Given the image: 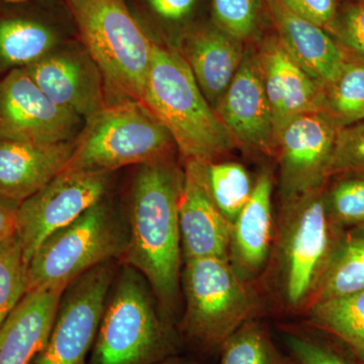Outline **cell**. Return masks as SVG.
<instances>
[{"label":"cell","mask_w":364,"mask_h":364,"mask_svg":"<svg viewBox=\"0 0 364 364\" xmlns=\"http://www.w3.org/2000/svg\"><path fill=\"white\" fill-rule=\"evenodd\" d=\"M183 172L171 158L141 165L134 181L121 259L145 277L162 317L174 326L181 284L178 208Z\"/></svg>","instance_id":"1"},{"label":"cell","mask_w":364,"mask_h":364,"mask_svg":"<svg viewBox=\"0 0 364 364\" xmlns=\"http://www.w3.org/2000/svg\"><path fill=\"white\" fill-rule=\"evenodd\" d=\"M142 104L171 134L184 160L215 162L238 146L178 50L154 41Z\"/></svg>","instance_id":"2"},{"label":"cell","mask_w":364,"mask_h":364,"mask_svg":"<svg viewBox=\"0 0 364 364\" xmlns=\"http://www.w3.org/2000/svg\"><path fill=\"white\" fill-rule=\"evenodd\" d=\"M325 188L282 203L275 226L267 270L277 299L289 312L304 314L311 305L343 231L326 212Z\"/></svg>","instance_id":"3"},{"label":"cell","mask_w":364,"mask_h":364,"mask_svg":"<svg viewBox=\"0 0 364 364\" xmlns=\"http://www.w3.org/2000/svg\"><path fill=\"white\" fill-rule=\"evenodd\" d=\"M141 275L124 264L114 279L90 364H157L179 353L183 340L157 310Z\"/></svg>","instance_id":"4"},{"label":"cell","mask_w":364,"mask_h":364,"mask_svg":"<svg viewBox=\"0 0 364 364\" xmlns=\"http://www.w3.org/2000/svg\"><path fill=\"white\" fill-rule=\"evenodd\" d=\"M90 58L104 81L107 102H143L153 41L124 0H67Z\"/></svg>","instance_id":"5"},{"label":"cell","mask_w":364,"mask_h":364,"mask_svg":"<svg viewBox=\"0 0 364 364\" xmlns=\"http://www.w3.org/2000/svg\"><path fill=\"white\" fill-rule=\"evenodd\" d=\"M181 284L186 310L178 332L203 353L219 354L228 337L259 317V296L228 258L184 260Z\"/></svg>","instance_id":"6"},{"label":"cell","mask_w":364,"mask_h":364,"mask_svg":"<svg viewBox=\"0 0 364 364\" xmlns=\"http://www.w3.org/2000/svg\"><path fill=\"white\" fill-rule=\"evenodd\" d=\"M169 131L141 102H107L86 119L64 170L105 172L171 158Z\"/></svg>","instance_id":"7"},{"label":"cell","mask_w":364,"mask_h":364,"mask_svg":"<svg viewBox=\"0 0 364 364\" xmlns=\"http://www.w3.org/2000/svg\"><path fill=\"white\" fill-rule=\"evenodd\" d=\"M127 242L128 232L102 200L41 244L26 267V294L66 289L97 265L122 258Z\"/></svg>","instance_id":"8"},{"label":"cell","mask_w":364,"mask_h":364,"mask_svg":"<svg viewBox=\"0 0 364 364\" xmlns=\"http://www.w3.org/2000/svg\"><path fill=\"white\" fill-rule=\"evenodd\" d=\"M116 275V263L109 260L67 287L47 342L31 364H90L88 355Z\"/></svg>","instance_id":"9"},{"label":"cell","mask_w":364,"mask_h":364,"mask_svg":"<svg viewBox=\"0 0 364 364\" xmlns=\"http://www.w3.org/2000/svg\"><path fill=\"white\" fill-rule=\"evenodd\" d=\"M109 173L63 170L44 188L21 203L16 234L26 263L53 233L102 202Z\"/></svg>","instance_id":"10"},{"label":"cell","mask_w":364,"mask_h":364,"mask_svg":"<svg viewBox=\"0 0 364 364\" xmlns=\"http://www.w3.org/2000/svg\"><path fill=\"white\" fill-rule=\"evenodd\" d=\"M338 130L326 112H314L296 117L279 131L275 157L282 205L325 188Z\"/></svg>","instance_id":"11"},{"label":"cell","mask_w":364,"mask_h":364,"mask_svg":"<svg viewBox=\"0 0 364 364\" xmlns=\"http://www.w3.org/2000/svg\"><path fill=\"white\" fill-rule=\"evenodd\" d=\"M80 117L54 104L23 68L0 82V138L36 144L72 141Z\"/></svg>","instance_id":"12"},{"label":"cell","mask_w":364,"mask_h":364,"mask_svg":"<svg viewBox=\"0 0 364 364\" xmlns=\"http://www.w3.org/2000/svg\"><path fill=\"white\" fill-rule=\"evenodd\" d=\"M215 111L238 145L275 157L277 131L255 48H246L240 68Z\"/></svg>","instance_id":"13"},{"label":"cell","mask_w":364,"mask_h":364,"mask_svg":"<svg viewBox=\"0 0 364 364\" xmlns=\"http://www.w3.org/2000/svg\"><path fill=\"white\" fill-rule=\"evenodd\" d=\"M208 164L198 160H186L178 208L184 260L228 258L229 252L232 224L213 198Z\"/></svg>","instance_id":"14"},{"label":"cell","mask_w":364,"mask_h":364,"mask_svg":"<svg viewBox=\"0 0 364 364\" xmlns=\"http://www.w3.org/2000/svg\"><path fill=\"white\" fill-rule=\"evenodd\" d=\"M256 59L277 134L291 119L323 112L324 88L293 58L277 36L255 48Z\"/></svg>","instance_id":"15"},{"label":"cell","mask_w":364,"mask_h":364,"mask_svg":"<svg viewBox=\"0 0 364 364\" xmlns=\"http://www.w3.org/2000/svg\"><path fill=\"white\" fill-rule=\"evenodd\" d=\"M23 69L54 104L79 117L87 119L107 104L102 74L90 58L49 54Z\"/></svg>","instance_id":"16"},{"label":"cell","mask_w":364,"mask_h":364,"mask_svg":"<svg viewBox=\"0 0 364 364\" xmlns=\"http://www.w3.org/2000/svg\"><path fill=\"white\" fill-rule=\"evenodd\" d=\"M273 178L263 171L252 196L232 224L228 258L235 272L251 282L267 270L274 240L272 215Z\"/></svg>","instance_id":"17"},{"label":"cell","mask_w":364,"mask_h":364,"mask_svg":"<svg viewBox=\"0 0 364 364\" xmlns=\"http://www.w3.org/2000/svg\"><path fill=\"white\" fill-rule=\"evenodd\" d=\"M75 140L57 144L0 138V196L23 203L65 169Z\"/></svg>","instance_id":"18"},{"label":"cell","mask_w":364,"mask_h":364,"mask_svg":"<svg viewBox=\"0 0 364 364\" xmlns=\"http://www.w3.org/2000/svg\"><path fill=\"white\" fill-rule=\"evenodd\" d=\"M277 37L293 58L323 88L339 75L348 52L324 28L291 13L282 0H265Z\"/></svg>","instance_id":"19"},{"label":"cell","mask_w":364,"mask_h":364,"mask_svg":"<svg viewBox=\"0 0 364 364\" xmlns=\"http://www.w3.org/2000/svg\"><path fill=\"white\" fill-rule=\"evenodd\" d=\"M245 50L244 42L218 26L198 28L181 40L178 51L213 109L218 107L240 68Z\"/></svg>","instance_id":"20"},{"label":"cell","mask_w":364,"mask_h":364,"mask_svg":"<svg viewBox=\"0 0 364 364\" xmlns=\"http://www.w3.org/2000/svg\"><path fill=\"white\" fill-rule=\"evenodd\" d=\"M65 289L26 293L0 328V364H31L51 332Z\"/></svg>","instance_id":"21"},{"label":"cell","mask_w":364,"mask_h":364,"mask_svg":"<svg viewBox=\"0 0 364 364\" xmlns=\"http://www.w3.org/2000/svg\"><path fill=\"white\" fill-rule=\"evenodd\" d=\"M304 315L305 325L338 340L364 361V289L323 299Z\"/></svg>","instance_id":"22"},{"label":"cell","mask_w":364,"mask_h":364,"mask_svg":"<svg viewBox=\"0 0 364 364\" xmlns=\"http://www.w3.org/2000/svg\"><path fill=\"white\" fill-rule=\"evenodd\" d=\"M363 289L364 225H360L342 231L309 308L323 299Z\"/></svg>","instance_id":"23"},{"label":"cell","mask_w":364,"mask_h":364,"mask_svg":"<svg viewBox=\"0 0 364 364\" xmlns=\"http://www.w3.org/2000/svg\"><path fill=\"white\" fill-rule=\"evenodd\" d=\"M219 364H298L284 353L265 323L253 318L240 326L220 349Z\"/></svg>","instance_id":"24"},{"label":"cell","mask_w":364,"mask_h":364,"mask_svg":"<svg viewBox=\"0 0 364 364\" xmlns=\"http://www.w3.org/2000/svg\"><path fill=\"white\" fill-rule=\"evenodd\" d=\"M323 112L339 128L364 119V58L348 52L339 75L324 88Z\"/></svg>","instance_id":"25"},{"label":"cell","mask_w":364,"mask_h":364,"mask_svg":"<svg viewBox=\"0 0 364 364\" xmlns=\"http://www.w3.org/2000/svg\"><path fill=\"white\" fill-rule=\"evenodd\" d=\"M55 43L54 33L37 21H0V58L7 64L31 65L49 55Z\"/></svg>","instance_id":"26"},{"label":"cell","mask_w":364,"mask_h":364,"mask_svg":"<svg viewBox=\"0 0 364 364\" xmlns=\"http://www.w3.org/2000/svg\"><path fill=\"white\" fill-rule=\"evenodd\" d=\"M280 335L298 364H364L338 340L309 326H284Z\"/></svg>","instance_id":"27"},{"label":"cell","mask_w":364,"mask_h":364,"mask_svg":"<svg viewBox=\"0 0 364 364\" xmlns=\"http://www.w3.org/2000/svg\"><path fill=\"white\" fill-rule=\"evenodd\" d=\"M208 183L215 203L233 224L252 196L254 184L247 169L237 162L208 164Z\"/></svg>","instance_id":"28"},{"label":"cell","mask_w":364,"mask_h":364,"mask_svg":"<svg viewBox=\"0 0 364 364\" xmlns=\"http://www.w3.org/2000/svg\"><path fill=\"white\" fill-rule=\"evenodd\" d=\"M332 178L334 181H328L324 191L330 221L340 230L364 225V178L353 176Z\"/></svg>","instance_id":"29"},{"label":"cell","mask_w":364,"mask_h":364,"mask_svg":"<svg viewBox=\"0 0 364 364\" xmlns=\"http://www.w3.org/2000/svg\"><path fill=\"white\" fill-rule=\"evenodd\" d=\"M26 263L14 233L0 243V328L26 294Z\"/></svg>","instance_id":"30"},{"label":"cell","mask_w":364,"mask_h":364,"mask_svg":"<svg viewBox=\"0 0 364 364\" xmlns=\"http://www.w3.org/2000/svg\"><path fill=\"white\" fill-rule=\"evenodd\" d=\"M329 174L364 178V119L339 128Z\"/></svg>","instance_id":"31"},{"label":"cell","mask_w":364,"mask_h":364,"mask_svg":"<svg viewBox=\"0 0 364 364\" xmlns=\"http://www.w3.org/2000/svg\"><path fill=\"white\" fill-rule=\"evenodd\" d=\"M217 26L235 39H250L258 21L257 0H213Z\"/></svg>","instance_id":"32"},{"label":"cell","mask_w":364,"mask_h":364,"mask_svg":"<svg viewBox=\"0 0 364 364\" xmlns=\"http://www.w3.org/2000/svg\"><path fill=\"white\" fill-rule=\"evenodd\" d=\"M329 33L347 52L364 58V2L338 9Z\"/></svg>","instance_id":"33"},{"label":"cell","mask_w":364,"mask_h":364,"mask_svg":"<svg viewBox=\"0 0 364 364\" xmlns=\"http://www.w3.org/2000/svg\"><path fill=\"white\" fill-rule=\"evenodd\" d=\"M291 13L315 23L328 33L331 30L337 13L338 0H282Z\"/></svg>","instance_id":"34"},{"label":"cell","mask_w":364,"mask_h":364,"mask_svg":"<svg viewBox=\"0 0 364 364\" xmlns=\"http://www.w3.org/2000/svg\"><path fill=\"white\" fill-rule=\"evenodd\" d=\"M148 2L160 18L179 21L191 13L196 0H148Z\"/></svg>","instance_id":"35"},{"label":"cell","mask_w":364,"mask_h":364,"mask_svg":"<svg viewBox=\"0 0 364 364\" xmlns=\"http://www.w3.org/2000/svg\"><path fill=\"white\" fill-rule=\"evenodd\" d=\"M20 203L0 196V243L16 233Z\"/></svg>","instance_id":"36"},{"label":"cell","mask_w":364,"mask_h":364,"mask_svg":"<svg viewBox=\"0 0 364 364\" xmlns=\"http://www.w3.org/2000/svg\"><path fill=\"white\" fill-rule=\"evenodd\" d=\"M157 364H203L200 361L196 359L186 358V356H181V354L177 353L174 355L169 356L165 358L164 360L160 361Z\"/></svg>","instance_id":"37"},{"label":"cell","mask_w":364,"mask_h":364,"mask_svg":"<svg viewBox=\"0 0 364 364\" xmlns=\"http://www.w3.org/2000/svg\"><path fill=\"white\" fill-rule=\"evenodd\" d=\"M341 1L347 2V4H352V2H364V0H341Z\"/></svg>","instance_id":"38"},{"label":"cell","mask_w":364,"mask_h":364,"mask_svg":"<svg viewBox=\"0 0 364 364\" xmlns=\"http://www.w3.org/2000/svg\"><path fill=\"white\" fill-rule=\"evenodd\" d=\"M4 1H9V2H21V1H25V0H4Z\"/></svg>","instance_id":"39"}]
</instances>
